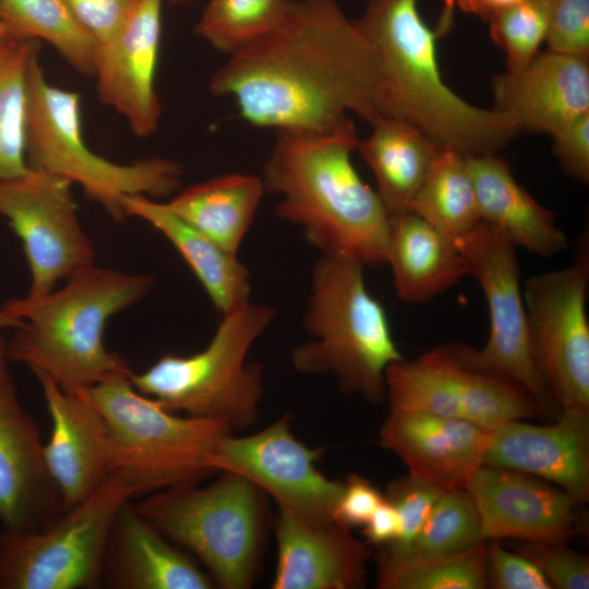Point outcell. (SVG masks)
<instances>
[{"label":"cell","mask_w":589,"mask_h":589,"mask_svg":"<svg viewBox=\"0 0 589 589\" xmlns=\"http://www.w3.org/2000/svg\"><path fill=\"white\" fill-rule=\"evenodd\" d=\"M265 493L229 471L212 483L154 492L135 505L160 533L190 550L214 585L247 589L259 575L267 530Z\"/></svg>","instance_id":"obj_7"},{"label":"cell","mask_w":589,"mask_h":589,"mask_svg":"<svg viewBox=\"0 0 589 589\" xmlns=\"http://www.w3.org/2000/svg\"><path fill=\"white\" fill-rule=\"evenodd\" d=\"M342 484L333 519L350 529L363 527L384 501V494L372 481L358 473H349Z\"/></svg>","instance_id":"obj_43"},{"label":"cell","mask_w":589,"mask_h":589,"mask_svg":"<svg viewBox=\"0 0 589 589\" xmlns=\"http://www.w3.org/2000/svg\"><path fill=\"white\" fill-rule=\"evenodd\" d=\"M588 251L566 268L524 283L522 296L539 369L562 408H589Z\"/></svg>","instance_id":"obj_14"},{"label":"cell","mask_w":589,"mask_h":589,"mask_svg":"<svg viewBox=\"0 0 589 589\" xmlns=\"http://www.w3.org/2000/svg\"><path fill=\"white\" fill-rule=\"evenodd\" d=\"M443 492L437 485L410 473L392 480L384 496L397 512L400 530L396 541L382 546L389 551L407 548L421 531Z\"/></svg>","instance_id":"obj_37"},{"label":"cell","mask_w":589,"mask_h":589,"mask_svg":"<svg viewBox=\"0 0 589 589\" xmlns=\"http://www.w3.org/2000/svg\"><path fill=\"white\" fill-rule=\"evenodd\" d=\"M399 530L397 512L384 496V501L362 527V534L366 543L382 546L396 541Z\"/></svg>","instance_id":"obj_44"},{"label":"cell","mask_w":589,"mask_h":589,"mask_svg":"<svg viewBox=\"0 0 589 589\" xmlns=\"http://www.w3.org/2000/svg\"><path fill=\"white\" fill-rule=\"evenodd\" d=\"M380 589H485L486 541L450 555L397 561L376 553Z\"/></svg>","instance_id":"obj_33"},{"label":"cell","mask_w":589,"mask_h":589,"mask_svg":"<svg viewBox=\"0 0 589 589\" xmlns=\"http://www.w3.org/2000/svg\"><path fill=\"white\" fill-rule=\"evenodd\" d=\"M104 569L121 589H211L214 581L167 542L129 501L107 543Z\"/></svg>","instance_id":"obj_24"},{"label":"cell","mask_w":589,"mask_h":589,"mask_svg":"<svg viewBox=\"0 0 589 589\" xmlns=\"http://www.w3.org/2000/svg\"><path fill=\"white\" fill-rule=\"evenodd\" d=\"M12 37L10 36L4 23L0 17V47L8 43Z\"/></svg>","instance_id":"obj_47"},{"label":"cell","mask_w":589,"mask_h":589,"mask_svg":"<svg viewBox=\"0 0 589 589\" xmlns=\"http://www.w3.org/2000/svg\"><path fill=\"white\" fill-rule=\"evenodd\" d=\"M209 91L231 97L250 124L276 132L381 116L370 50L336 0H289L272 31L229 55Z\"/></svg>","instance_id":"obj_1"},{"label":"cell","mask_w":589,"mask_h":589,"mask_svg":"<svg viewBox=\"0 0 589 589\" xmlns=\"http://www.w3.org/2000/svg\"><path fill=\"white\" fill-rule=\"evenodd\" d=\"M160 39L161 0H141L125 27L96 50L99 100L120 113L141 137L153 134L160 120L155 87Z\"/></svg>","instance_id":"obj_19"},{"label":"cell","mask_w":589,"mask_h":589,"mask_svg":"<svg viewBox=\"0 0 589 589\" xmlns=\"http://www.w3.org/2000/svg\"><path fill=\"white\" fill-rule=\"evenodd\" d=\"M130 372L75 393L109 429L113 471L129 478L135 494L196 484L215 473L209 455L216 441L232 432L229 426L219 420L175 414L136 390Z\"/></svg>","instance_id":"obj_9"},{"label":"cell","mask_w":589,"mask_h":589,"mask_svg":"<svg viewBox=\"0 0 589 589\" xmlns=\"http://www.w3.org/2000/svg\"><path fill=\"white\" fill-rule=\"evenodd\" d=\"M0 17L12 38L45 40L80 73L94 75L97 43L67 0H0Z\"/></svg>","instance_id":"obj_31"},{"label":"cell","mask_w":589,"mask_h":589,"mask_svg":"<svg viewBox=\"0 0 589 589\" xmlns=\"http://www.w3.org/2000/svg\"><path fill=\"white\" fill-rule=\"evenodd\" d=\"M33 374L51 418L44 456L63 513L88 497L113 472L112 440L104 418L89 402L64 392L41 372Z\"/></svg>","instance_id":"obj_20"},{"label":"cell","mask_w":589,"mask_h":589,"mask_svg":"<svg viewBox=\"0 0 589 589\" xmlns=\"http://www.w3.org/2000/svg\"><path fill=\"white\" fill-rule=\"evenodd\" d=\"M553 153L569 177L589 181V112L552 135Z\"/></svg>","instance_id":"obj_42"},{"label":"cell","mask_w":589,"mask_h":589,"mask_svg":"<svg viewBox=\"0 0 589 589\" xmlns=\"http://www.w3.org/2000/svg\"><path fill=\"white\" fill-rule=\"evenodd\" d=\"M490 36L505 55L506 71L529 64L545 43L546 0H522L488 20Z\"/></svg>","instance_id":"obj_36"},{"label":"cell","mask_w":589,"mask_h":589,"mask_svg":"<svg viewBox=\"0 0 589 589\" xmlns=\"http://www.w3.org/2000/svg\"><path fill=\"white\" fill-rule=\"evenodd\" d=\"M464 486L476 503L484 541L567 542L579 532L578 504L532 474L481 465Z\"/></svg>","instance_id":"obj_16"},{"label":"cell","mask_w":589,"mask_h":589,"mask_svg":"<svg viewBox=\"0 0 589 589\" xmlns=\"http://www.w3.org/2000/svg\"><path fill=\"white\" fill-rule=\"evenodd\" d=\"M448 22L430 27L419 0H368L354 23L373 61L378 112L466 156L497 154L519 131L506 113L477 107L446 85L437 41Z\"/></svg>","instance_id":"obj_3"},{"label":"cell","mask_w":589,"mask_h":589,"mask_svg":"<svg viewBox=\"0 0 589 589\" xmlns=\"http://www.w3.org/2000/svg\"><path fill=\"white\" fill-rule=\"evenodd\" d=\"M350 528L333 520L310 525L278 512L273 589H360L372 551Z\"/></svg>","instance_id":"obj_23"},{"label":"cell","mask_w":589,"mask_h":589,"mask_svg":"<svg viewBox=\"0 0 589 589\" xmlns=\"http://www.w3.org/2000/svg\"><path fill=\"white\" fill-rule=\"evenodd\" d=\"M385 384V399L392 410L459 419L488 431L539 413L531 396L519 385L462 368L444 346L392 363Z\"/></svg>","instance_id":"obj_15"},{"label":"cell","mask_w":589,"mask_h":589,"mask_svg":"<svg viewBox=\"0 0 589 589\" xmlns=\"http://www.w3.org/2000/svg\"><path fill=\"white\" fill-rule=\"evenodd\" d=\"M353 121L316 131H279L263 165L265 192L278 194L276 214L302 229L322 255L363 266L386 264L389 216L352 164Z\"/></svg>","instance_id":"obj_2"},{"label":"cell","mask_w":589,"mask_h":589,"mask_svg":"<svg viewBox=\"0 0 589 589\" xmlns=\"http://www.w3.org/2000/svg\"><path fill=\"white\" fill-rule=\"evenodd\" d=\"M25 156L28 168L77 183L116 221L125 216L122 199L168 196L179 191L183 169L175 160L149 157L118 164L84 141L80 94L50 84L37 53L27 73Z\"/></svg>","instance_id":"obj_8"},{"label":"cell","mask_w":589,"mask_h":589,"mask_svg":"<svg viewBox=\"0 0 589 589\" xmlns=\"http://www.w3.org/2000/svg\"><path fill=\"white\" fill-rule=\"evenodd\" d=\"M494 109L506 113L519 132L551 136L589 112V59L540 52L518 71L491 77Z\"/></svg>","instance_id":"obj_21"},{"label":"cell","mask_w":589,"mask_h":589,"mask_svg":"<svg viewBox=\"0 0 589 589\" xmlns=\"http://www.w3.org/2000/svg\"><path fill=\"white\" fill-rule=\"evenodd\" d=\"M320 448L298 440L285 413L263 430L245 436L221 435L212 449L215 472L238 473L268 494L279 510L292 518L323 525L333 521L344 484L327 478L316 466Z\"/></svg>","instance_id":"obj_13"},{"label":"cell","mask_w":589,"mask_h":589,"mask_svg":"<svg viewBox=\"0 0 589 589\" xmlns=\"http://www.w3.org/2000/svg\"><path fill=\"white\" fill-rule=\"evenodd\" d=\"M480 541V518L465 486L444 491L417 538L400 551L378 546L383 556L410 561L462 552Z\"/></svg>","instance_id":"obj_34"},{"label":"cell","mask_w":589,"mask_h":589,"mask_svg":"<svg viewBox=\"0 0 589 589\" xmlns=\"http://www.w3.org/2000/svg\"><path fill=\"white\" fill-rule=\"evenodd\" d=\"M486 580L493 589H552L537 565L501 540L486 541Z\"/></svg>","instance_id":"obj_40"},{"label":"cell","mask_w":589,"mask_h":589,"mask_svg":"<svg viewBox=\"0 0 589 589\" xmlns=\"http://www.w3.org/2000/svg\"><path fill=\"white\" fill-rule=\"evenodd\" d=\"M264 193L261 176L232 172L179 190L167 205L221 248L237 254Z\"/></svg>","instance_id":"obj_29"},{"label":"cell","mask_w":589,"mask_h":589,"mask_svg":"<svg viewBox=\"0 0 589 589\" xmlns=\"http://www.w3.org/2000/svg\"><path fill=\"white\" fill-rule=\"evenodd\" d=\"M363 267L334 255L316 261L303 315L310 339L293 347L290 361L301 374L330 375L341 393L378 405L386 398L387 368L404 357Z\"/></svg>","instance_id":"obj_5"},{"label":"cell","mask_w":589,"mask_h":589,"mask_svg":"<svg viewBox=\"0 0 589 589\" xmlns=\"http://www.w3.org/2000/svg\"><path fill=\"white\" fill-rule=\"evenodd\" d=\"M23 321L12 315L3 304H0V330L4 328L15 329L22 325Z\"/></svg>","instance_id":"obj_46"},{"label":"cell","mask_w":589,"mask_h":589,"mask_svg":"<svg viewBox=\"0 0 589 589\" xmlns=\"http://www.w3.org/2000/svg\"><path fill=\"white\" fill-rule=\"evenodd\" d=\"M483 291L489 311V336L481 349L461 342L443 345L462 368L508 380L533 399L538 412L561 409L542 378L520 286L516 247L497 229L480 221L453 239Z\"/></svg>","instance_id":"obj_11"},{"label":"cell","mask_w":589,"mask_h":589,"mask_svg":"<svg viewBox=\"0 0 589 589\" xmlns=\"http://www.w3.org/2000/svg\"><path fill=\"white\" fill-rule=\"evenodd\" d=\"M489 434L490 431L464 420L389 409L378 438L407 467L408 473L446 491L464 486L483 465Z\"/></svg>","instance_id":"obj_22"},{"label":"cell","mask_w":589,"mask_h":589,"mask_svg":"<svg viewBox=\"0 0 589 589\" xmlns=\"http://www.w3.org/2000/svg\"><path fill=\"white\" fill-rule=\"evenodd\" d=\"M289 0H208L194 32L228 56L272 31Z\"/></svg>","instance_id":"obj_35"},{"label":"cell","mask_w":589,"mask_h":589,"mask_svg":"<svg viewBox=\"0 0 589 589\" xmlns=\"http://www.w3.org/2000/svg\"><path fill=\"white\" fill-rule=\"evenodd\" d=\"M97 45L115 38L128 24L141 0H67Z\"/></svg>","instance_id":"obj_41"},{"label":"cell","mask_w":589,"mask_h":589,"mask_svg":"<svg viewBox=\"0 0 589 589\" xmlns=\"http://www.w3.org/2000/svg\"><path fill=\"white\" fill-rule=\"evenodd\" d=\"M481 221L497 229L515 247L543 257L567 248L554 214L517 182L508 163L494 155L467 156Z\"/></svg>","instance_id":"obj_25"},{"label":"cell","mask_w":589,"mask_h":589,"mask_svg":"<svg viewBox=\"0 0 589 589\" xmlns=\"http://www.w3.org/2000/svg\"><path fill=\"white\" fill-rule=\"evenodd\" d=\"M513 550L533 562L552 589L589 588V558L566 542L516 541Z\"/></svg>","instance_id":"obj_38"},{"label":"cell","mask_w":589,"mask_h":589,"mask_svg":"<svg viewBox=\"0 0 589 589\" xmlns=\"http://www.w3.org/2000/svg\"><path fill=\"white\" fill-rule=\"evenodd\" d=\"M65 281L46 294L2 303L23 321L4 340V354L75 394L113 374L130 372L127 361L107 349L105 327L113 315L142 300L154 278L93 264Z\"/></svg>","instance_id":"obj_4"},{"label":"cell","mask_w":589,"mask_h":589,"mask_svg":"<svg viewBox=\"0 0 589 589\" xmlns=\"http://www.w3.org/2000/svg\"><path fill=\"white\" fill-rule=\"evenodd\" d=\"M276 315L273 306L245 302L223 314L206 347L190 356L165 354L133 387L170 411L219 420L231 431L253 425L264 394L263 365L247 360Z\"/></svg>","instance_id":"obj_6"},{"label":"cell","mask_w":589,"mask_h":589,"mask_svg":"<svg viewBox=\"0 0 589 589\" xmlns=\"http://www.w3.org/2000/svg\"><path fill=\"white\" fill-rule=\"evenodd\" d=\"M39 44L12 38L0 47V179L29 169L25 156L27 73Z\"/></svg>","instance_id":"obj_32"},{"label":"cell","mask_w":589,"mask_h":589,"mask_svg":"<svg viewBox=\"0 0 589 589\" xmlns=\"http://www.w3.org/2000/svg\"><path fill=\"white\" fill-rule=\"evenodd\" d=\"M549 51L589 59V0H546Z\"/></svg>","instance_id":"obj_39"},{"label":"cell","mask_w":589,"mask_h":589,"mask_svg":"<svg viewBox=\"0 0 589 589\" xmlns=\"http://www.w3.org/2000/svg\"><path fill=\"white\" fill-rule=\"evenodd\" d=\"M386 264L397 297L410 304L428 302L469 275L454 240L412 212L389 217Z\"/></svg>","instance_id":"obj_26"},{"label":"cell","mask_w":589,"mask_h":589,"mask_svg":"<svg viewBox=\"0 0 589 589\" xmlns=\"http://www.w3.org/2000/svg\"><path fill=\"white\" fill-rule=\"evenodd\" d=\"M0 337V525L4 530H36L61 510L49 474L44 444L33 418L19 400Z\"/></svg>","instance_id":"obj_17"},{"label":"cell","mask_w":589,"mask_h":589,"mask_svg":"<svg viewBox=\"0 0 589 589\" xmlns=\"http://www.w3.org/2000/svg\"><path fill=\"white\" fill-rule=\"evenodd\" d=\"M168 1H170L173 4H183V3H189L193 0H168Z\"/></svg>","instance_id":"obj_48"},{"label":"cell","mask_w":589,"mask_h":589,"mask_svg":"<svg viewBox=\"0 0 589 589\" xmlns=\"http://www.w3.org/2000/svg\"><path fill=\"white\" fill-rule=\"evenodd\" d=\"M122 207L125 216L145 220L175 247L221 314L250 301V272L237 254L182 219L167 203L135 194L124 196Z\"/></svg>","instance_id":"obj_27"},{"label":"cell","mask_w":589,"mask_h":589,"mask_svg":"<svg viewBox=\"0 0 589 589\" xmlns=\"http://www.w3.org/2000/svg\"><path fill=\"white\" fill-rule=\"evenodd\" d=\"M483 465L518 470L566 492L578 505L589 500V408H562L550 424L522 420L490 431Z\"/></svg>","instance_id":"obj_18"},{"label":"cell","mask_w":589,"mask_h":589,"mask_svg":"<svg viewBox=\"0 0 589 589\" xmlns=\"http://www.w3.org/2000/svg\"><path fill=\"white\" fill-rule=\"evenodd\" d=\"M71 185L61 176L32 168L0 179V215L22 241L31 274L28 297L46 294L94 264L95 249L81 225Z\"/></svg>","instance_id":"obj_12"},{"label":"cell","mask_w":589,"mask_h":589,"mask_svg":"<svg viewBox=\"0 0 589 589\" xmlns=\"http://www.w3.org/2000/svg\"><path fill=\"white\" fill-rule=\"evenodd\" d=\"M134 495L129 478L113 471L57 521L0 532V589L95 588L113 521Z\"/></svg>","instance_id":"obj_10"},{"label":"cell","mask_w":589,"mask_h":589,"mask_svg":"<svg viewBox=\"0 0 589 589\" xmlns=\"http://www.w3.org/2000/svg\"><path fill=\"white\" fill-rule=\"evenodd\" d=\"M522 0H452L460 10L488 21L497 12Z\"/></svg>","instance_id":"obj_45"},{"label":"cell","mask_w":589,"mask_h":589,"mask_svg":"<svg viewBox=\"0 0 589 589\" xmlns=\"http://www.w3.org/2000/svg\"><path fill=\"white\" fill-rule=\"evenodd\" d=\"M357 152L374 175L377 194L389 217L411 211L438 145L407 121L378 116Z\"/></svg>","instance_id":"obj_28"},{"label":"cell","mask_w":589,"mask_h":589,"mask_svg":"<svg viewBox=\"0 0 589 589\" xmlns=\"http://www.w3.org/2000/svg\"><path fill=\"white\" fill-rule=\"evenodd\" d=\"M410 212L452 239L473 229L481 218L467 156L440 146Z\"/></svg>","instance_id":"obj_30"}]
</instances>
